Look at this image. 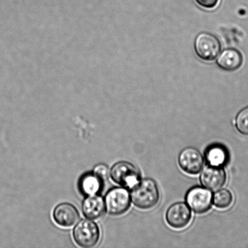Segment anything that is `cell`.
I'll return each mask as SVG.
<instances>
[{
	"label": "cell",
	"mask_w": 248,
	"mask_h": 248,
	"mask_svg": "<svg viewBox=\"0 0 248 248\" xmlns=\"http://www.w3.org/2000/svg\"><path fill=\"white\" fill-rule=\"evenodd\" d=\"M237 130L242 135L248 136V107L240 111L235 120Z\"/></svg>",
	"instance_id": "cell-16"
},
{
	"label": "cell",
	"mask_w": 248,
	"mask_h": 248,
	"mask_svg": "<svg viewBox=\"0 0 248 248\" xmlns=\"http://www.w3.org/2000/svg\"><path fill=\"white\" fill-rule=\"evenodd\" d=\"M132 203L137 208L149 210L159 202L160 192L156 182L151 179H145L133 186L131 192Z\"/></svg>",
	"instance_id": "cell-1"
},
{
	"label": "cell",
	"mask_w": 248,
	"mask_h": 248,
	"mask_svg": "<svg viewBox=\"0 0 248 248\" xmlns=\"http://www.w3.org/2000/svg\"><path fill=\"white\" fill-rule=\"evenodd\" d=\"M206 159L211 166L221 167L226 165L229 160V153L223 145L210 146L206 151Z\"/></svg>",
	"instance_id": "cell-13"
},
{
	"label": "cell",
	"mask_w": 248,
	"mask_h": 248,
	"mask_svg": "<svg viewBox=\"0 0 248 248\" xmlns=\"http://www.w3.org/2000/svg\"><path fill=\"white\" fill-rule=\"evenodd\" d=\"M244 58L239 50L229 48L223 51L217 61L218 66L225 72H234L241 67Z\"/></svg>",
	"instance_id": "cell-11"
},
{
	"label": "cell",
	"mask_w": 248,
	"mask_h": 248,
	"mask_svg": "<svg viewBox=\"0 0 248 248\" xmlns=\"http://www.w3.org/2000/svg\"><path fill=\"white\" fill-rule=\"evenodd\" d=\"M196 55L206 62H212L220 54L222 46L219 40L213 34L203 32L197 36L194 43Z\"/></svg>",
	"instance_id": "cell-2"
},
{
	"label": "cell",
	"mask_w": 248,
	"mask_h": 248,
	"mask_svg": "<svg viewBox=\"0 0 248 248\" xmlns=\"http://www.w3.org/2000/svg\"><path fill=\"white\" fill-rule=\"evenodd\" d=\"M105 211L103 199L99 196L91 195L84 201L83 211L85 216L90 219H97L103 216Z\"/></svg>",
	"instance_id": "cell-12"
},
{
	"label": "cell",
	"mask_w": 248,
	"mask_h": 248,
	"mask_svg": "<svg viewBox=\"0 0 248 248\" xmlns=\"http://www.w3.org/2000/svg\"><path fill=\"white\" fill-rule=\"evenodd\" d=\"M179 162L180 167L184 172L190 174H197L202 169L204 159L202 155L198 149L188 147L180 154Z\"/></svg>",
	"instance_id": "cell-7"
},
{
	"label": "cell",
	"mask_w": 248,
	"mask_h": 248,
	"mask_svg": "<svg viewBox=\"0 0 248 248\" xmlns=\"http://www.w3.org/2000/svg\"><path fill=\"white\" fill-rule=\"evenodd\" d=\"M111 175L116 184L131 189L140 181L139 170L127 162L116 163L111 170Z\"/></svg>",
	"instance_id": "cell-3"
},
{
	"label": "cell",
	"mask_w": 248,
	"mask_h": 248,
	"mask_svg": "<svg viewBox=\"0 0 248 248\" xmlns=\"http://www.w3.org/2000/svg\"><path fill=\"white\" fill-rule=\"evenodd\" d=\"M190 209L184 203H176L168 209L166 213V220L168 224L176 229L186 227L190 222Z\"/></svg>",
	"instance_id": "cell-8"
},
{
	"label": "cell",
	"mask_w": 248,
	"mask_h": 248,
	"mask_svg": "<svg viewBox=\"0 0 248 248\" xmlns=\"http://www.w3.org/2000/svg\"><path fill=\"white\" fill-rule=\"evenodd\" d=\"M130 195L127 189L123 188L112 189L107 194L105 205L110 215L118 216L125 213L130 208Z\"/></svg>",
	"instance_id": "cell-5"
},
{
	"label": "cell",
	"mask_w": 248,
	"mask_h": 248,
	"mask_svg": "<svg viewBox=\"0 0 248 248\" xmlns=\"http://www.w3.org/2000/svg\"><path fill=\"white\" fill-rule=\"evenodd\" d=\"M53 216L55 222L64 227H72L80 219L77 209L71 204L67 203L58 205L53 211Z\"/></svg>",
	"instance_id": "cell-10"
},
{
	"label": "cell",
	"mask_w": 248,
	"mask_h": 248,
	"mask_svg": "<svg viewBox=\"0 0 248 248\" xmlns=\"http://www.w3.org/2000/svg\"><path fill=\"white\" fill-rule=\"evenodd\" d=\"M198 5L205 9H213L217 6L219 0H196Z\"/></svg>",
	"instance_id": "cell-18"
},
{
	"label": "cell",
	"mask_w": 248,
	"mask_h": 248,
	"mask_svg": "<svg viewBox=\"0 0 248 248\" xmlns=\"http://www.w3.org/2000/svg\"><path fill=\"white\" fill-rule=\"evenodd\" d=\"M227 180L225 170L220 167H206L201 174V184L206 188L217 191L224 186Z\"/></svg>",
	"instance_id": "cell-9"
},
{
	"label": "cell",
	"mask_w": 248,
	"mask_h": 248,
	"mask_svg": "<svg viewBox=\"0 0 248 248\" xmlns=\"http://www.w3.org/2000/svg\"><path fill=\"white\" fill-rule=\"evenodd\" d=\"M213 201L216 207L221 209L227 208L232 203L233 196L227 189H222L215 194Z\"/></svg>",
	"instance_id": "cell-15"
},
{
	"label": "cell",
	"mask_w": 248,
	"mask_h": 248,
	"mask_svg": "<svg viewBox=\"0 0 248 248\" xmlns=\"http://www.w3.org/2000/svg\"><path fill=\"white\" fill-rule=\"evenodd\" d=\"M102 181L96 174H87L82 177L80 183V189L87 195H94L101 189Z\"/></svg>",
	"instance_id": "cell-14"
},
{
	"label": "cell",
	"mask_w": 248,
	"mask_h": 248,
	"mask_svg": "<svg viewBox=\"0 0 248 248\" xmlns=\"http://www.w3.org/2000/svg\"><path fill=\"white\" fill-rule=\"evenodd\" d=\"M213 195L208 189L200 186L191 188L186 194L187 203L194 212L204 213L210 210Z\"/></svg>",
	"instance_id": "cell-6"
},
{
	"label": "cell",
	"mask_w": 248,
	"mask_h": 248,
	"mask_svg": "<svg viewBox=\"0 0 248 248\" xmlns=\"http://www.w3.org/2000/svg\"><path fill=\"white\" fill-rule=\"evenodd\" d=\"M94 174L101 180L105 181L108 178L109 170L106 165H99L94 170Z\"/></svg>",
	"instance_id": "cell-17"
},
{
	"label": "cell",
	"mask_w": 248,
	"mask_h": 248,
	"mask_svg": "<svg viewBox=\"0 0 248 248\" xmlns=\"http://www.w3.org/2000/svg\"><path fill=\"white\" fill-rule=\"evenodd\" d=\"M75 242L83 248L93 247L98 243L99 231L98 226L90 220H82L74 230Z\"/></svg>",
	"instance_id": "cell-4"
}]
</instances>
